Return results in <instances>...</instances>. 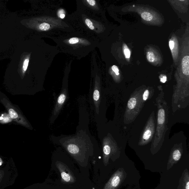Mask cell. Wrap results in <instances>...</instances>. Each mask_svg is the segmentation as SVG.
Masks as SVG:
<instances>
[{
    "label": "cell",
    "instance_id": "obj_14",
    "mask_svg": "<svg viewBox=\"0 0 189 189\" xmlns=\"http://www.w3.org/2000/svg\"><path fill=\"white\" fill-rule=\"evenodd\" d=\"M9 115L13 119H16L18 117V113L12 108L9 109Z\"/></svg>",
    "mask_w": 189,
    "mask_h": 189
},
{
    "label": "cell",
    "instance_id": "obj_11",
    "mask_svg": "<svg viewBox=\"0 0 189 189\" xmlns=\"http://www.w3.org/2000/svg\"><path fill=\"white\" fill-rule=\"evenodd\" d=\"M141 18L143 20L146 21H149L152 20L153 19V16L150 13L148 12H143L141 15Z\"/></svg>",
    "mask_w": 189,
    "mask_h": 189
},
{
    "label": "cell",
    "instance_id": "obj_6",
    "mask_svg": "<svg viewBox=\"0 0 189 189\" xmlns=\"http://www.w3.org/2000/svg\"><path fill=\"white\" fill-rule=\"evenodd\" d=\"M56 165L60 173L61 181L63 183L70 184L75 182V178L73 173L65 164L57 161Z\"/></svg>",
    "mask_w": 189,
    "mask_h": 189
},
{
    "label": "cell",
    "instance_id": "obj_24",
    "mask_svg": "<svg viewBox=\"0 0 189 189\" xmlns=\"http://www.w3.org/2000/svg\"><path fill=\"white\" fill-rule=\"evenodd\" d=\"M3 161L2 160H1V158H0V166H1V164H2Z\"/></svg>",
    "mask_w": 189,
    "mask_h": 189
},
{
    "label": "cell",
    "instance_id": "obj_13",
    "mask_svg": "<svg viewBox=\"0 0 189 189\" xmlns=\"http://www.w3.org/2000/svg\"><path fill=\"white\" fill-rule=\"evenodd\" d=\"M181 157V153L179 150H176L173 153V158L175 161H178L180 159Z\"/></svg>",
    "mask_w": 189,
    "mask_h": 189
},
{
    "label": "cell",
    "instance_id": "obj_18",
    "mask_svg": "<svg viewBox=\"0 0 189 189\" xmlns=\"http://www.w3.org/2000/svg\"><path fill=\"white\" fill-rule=\"evenodd\" d=\"M29 62V60L28 59H26L24 61L23 65V70L24 71H26L27 70L28 65Z\"/></svg>",
    "mask_w": 189,
    "mask_h": 189
},
{
    "label": "cell",
    "instance_id": "obj_5",
    "mask_svg": "<svg viewBox=\"0 0 189 189\" xmlns=\"http://www.w3.org/2000/svg\"><path fill=\"white\" fill-rule=\"evenodd\" d=\"M77 9L94 15H100L101 12L100 6L97 1L80 0L77 1Z\"/></svg>",
    "mask_w": 189,
    "mask_h": 189
},
{
    "label": "cell",
    "instance_id": "obj_2",
    "mask_svg": "<svg viewBox=\"0 0 189 189\" xmlns=\"http://www.w3.org/2000/svg\"><path fill=\"white\" fill-rule=\"evenodd\" d=\"M65 22L75 31L87 34L99 41L101 38L103 26L97 15L77 9L76 12L68 16Z\"/></svg>",
    "mask_w": 189,
    "mask_h": 189
},
{
    "label": "cell",
    "instance_id": "obj_8",
    "mask_svg": "<svg viewBox=\"0 0 189 189\" xmlns=\"http://www.w3.org/2000/svg\"><path fill=\"white\" fill-rule=\"evenodd\" d=\"M182 72L184 74L186 75H188L189 74V56H185L182 59Z\"/></svg>",
    "mask_w": 189,
    "mask_h": 189
},
{
    "label": "cell",
    "instance_id": "obj_21",
    "mask_svg": "<svg viewBox=\"0 0 189 189\" xmlns=\"http://www.w3.org/2000/svg\"><path fill=\"white\" fill-rule=\"evenodd\" d=\"M174 43L173 41L170 40L169 42V46L171 50H172L174 48Z\"/></svg>",
    "mask_w": 189,
    "mask_h": 189
},
{
    "label": "cell",
    "instance_id": "obj_9",
    "mask_svg": "<svg viewBox=\"0 0 189 189\" xmlns=\"http://www.w3.org/2000/svg\"><path fill=\"white\" fill-rule=\"evenodd\" d=\"M55 14H56V16L58 18L65 22L68 15L67 12L62 8H60L57 9Z\"/></svg>",
    "mask_w": 189,
    "mask_h": 189
},
{
    "label": "cell",
    "instance_id": "obj_12",
    "mask_svg": "<svg viewBox=\"0 0 189 189\" xmlns=\"http://www.w3.org/2000/svg\"><path fill=\"white\" fill-rule=\"evenodd\" d=\"M136 98H134V97H132L129 100L128 104H127V106L130 109H133L136 106Z\"/></svg>",
    "mask_w": 189,
    "mask_h": 189
},
{
    "label": "cell",
    "instance_id": "obj_10",
    "mask_svg": "<svg viewBox=\"0 0 189 189\" xmlns=\"http://www.w3.org/2000/svg\"><path fill=\"white\" fill-rule=\"evenodd\" d=\"M165 120L164 110L161 109L159 110L158 114V122L159 124H163Z\"/></svg>",
    "mask_w": 189,
    "mask_h": 189
},
{
    "label": "cell",
    "instance_id": "obj_3",
    "mask_svg": "<svg viewBox=\"0 0 189 189\" xmlns=\"http://www.w3.org/2000/svg\"><path fill=\"white\" fill-rule=\"evenodd\" d=\"M71 63L65 68L62 89L60 94L58 97L53 110L52 116L50 118V123L53 124L56 120L59 114L61 109L63 106L68 96V81L69 72H70Z\"/></svg>",
    "mask_w": 189,
    "mask_h": 189
},
{
    "label": "cell",
    "instance_id": "obj_15",
    "mask_svg": "<svg viewBox=\"0 0 189 189\" xmlns=\"http://www.w3.org/2000/svg\"><path fill=\"white\" fill-rule=\"evenodd\" d=\"M147 58L150 62H153L155 60V57L153 52L149 51L147 53Z\"/></svg>",
    "mask_w": 189,
    "mask_h": 189
},
{
    "label": "cell",
    "instance_id": "obj_20",
    "mask_svg": "<svg viewBox=\"0 0 189 189\" xmlns=\"http://www.w3.org/2000/svg\"><path fill=\"white\" fill-rule=\"evenodd\" d=\"M149 91H148V90H146L145 91L144 94H143V100H147L148 98V97H149Z\"/></svg>",
    "mask_w": 189,
    "mask_h": 189
},
{
    "label": "cell",
    "instance_id": "obj_23",
    "mask_svg": "<svg viewBox=\"0 0 189 189\" xmlns=\"http://www.w3.org/2000/svg\"><path fill=\"white\" fill-rule=\"evenodd\" d=\"M185 189H189V182H187L185 185Z\"/></svg>",
    "mask_w": 189,
    "mask_h": 189
},
{
    "label": "cell",
    "instance_id": "obj_19",
    "mask_svg": "<svg viewBox=\"0 0 189 189\" xmlns=\"http://www.w3.org/2000/svg\"><path fill=\"white\" fill-rule=\"evenodd\" d=\"M111 68L112 70L115 73L116 75H119V70L117 66L113 65L112 66V67Z\"/></svg>",
    "mask_w": 189,
    "mask_h": 189
},
{
    "label": "cell",
    "instance_id": "obj_16",
    "mask_svg": "<svg viewBox=\"0 0 189 189\" xmlns=\"http://www.w3.org/2000/svg\"><path fill=\"white\" fill-rule=\"evenodd\" d=\"M123 50L126 58L127 59H129L130 56V52L125 44H124L123 45Z\"/></svg>",
    "mask_w": 189,
    "mask_h": 189
},
{
    "label": "cell",
    "instance_id": "obj_1",
    "mask_svg": "<svg viewBox=\"0 0 189 189\" xmlns=\"http://www.w3.org/2000/svg\"><path fill=\"white\" fill-rule=\"evenodd\" d=\"M51 39L61 52L72 55L78 59L87 56L100 43L94 38L76 31Z\"/></svg>",
    "mask_w": 189,
    "mask_h": 189
},
{
    "label": "cell",
    "instance_id": "obj_22",
    "mask_svg": "<svg viewBox=\"0 0 189 189\" xmlns=\"http://www.w3.org/2000/svg\"><path fill=\"white\" fill-rule=\"evenodd\" d=\"M167 81V77L164 76L162 78H161L160 81L163 83H165Z\"/></svg>",
    "mask_w": 189,
    "mask_h": 189
},
{
    "label": "cell",
    "instance_id": "obj_4",
    "mask_svg": "<svg viewBox=\"0 0 189 189\" xmlns=\"http://www.w3.org/2000/svg\"><path fill=\"white\" fill-rule=\"evenodd\" d=\"M83 138H80L78 135L73 137H67L64 138V141H61V144L74 157H77L81 154V152L82 153L87 151V147L85 144L87 141H83Z\"/></svg>",
    "mask_w": 189,
    "mask_h": 189
},
{
    "label": "cell",
    "instance_id": "obj_17",
    "mask_svg": "<svg viewBox=\"0 0 189 189\" xmlns=\"http://www.w3.org/2000/svg\"><path fill=\"white\" fill-rule=\"evenodd\" d=\"M152 135V132L150 130H146L144 132L143 135V139L145 140H147L149 139V138Z\"/></svg>",
    "mask_w": 189,
    "mask_h": 189
},
{
    "label": "cell",
    "instance_id": "obj_7",
    "mask_svg": "<svg viewBox=\"0 0 189 189\" xmlns=\"http://www.w3.org/2000/svg\"><path fill=\"white\" fill-rule=\"evenodd\" d=\"M124 172L119 169L112 176L103 189H117L124 179Z\"/></svg>",
    "mask_w": 189,
    "mask_h": 189
}]
</instances>
